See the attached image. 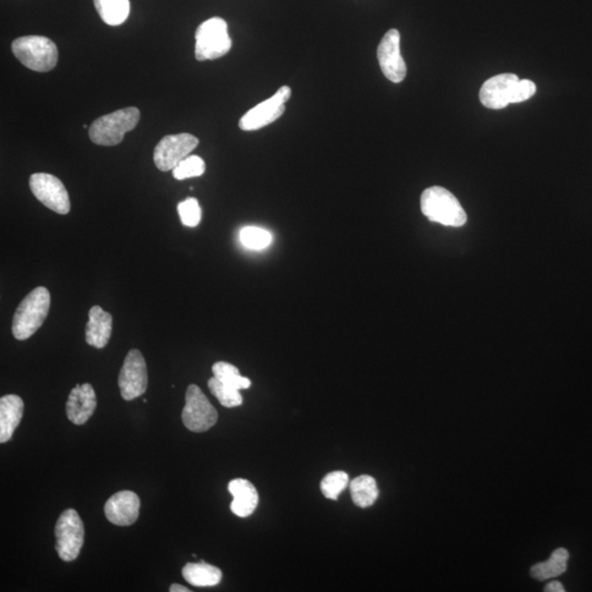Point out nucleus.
Here are the masks:
<instances>
[{"mask_svg": "<svg viewBox=\"0 0 592 592\" xmlns=\"http://www.w3.org/2000/svg\"><path fill=\"white\" fill-rule=\"evenodd\" d=\"M232 48L227 21L218 16L208 19L197 27L196 32V58L203 60L224 57Z\"/></svg>", "mask_w": 592, "mask_h": 592, "instance_id": "obj_5", "label": "nucleus"}, {"mask_svg": "<svg viewBox=\"0 0 592 592\" xmlns=\"http://www.w3.org/2000/svg\"><path fill=\"white\" fill-rule=\"evenodd\" d=\"M199 145V140L195 135L181 133L167 135L158 143L153 151V163L162 172H170Z\"/></svg>", "mask_w": 592, "mask_h": 592, "instance_id": "obj_8", "label": "nucleus"}, {"mask_svg": "<svg viewBox=\"0 0 592 592\" xmlns=\"http://www.w3.org/2000/svg\"><path fill=\"white\" fill-rule=\"evenodd\" d=\"M181 418L186 429L192 432L207 431L217 422V409L196 384H191L186 388L185 405Z\"/></svg>", "mask_w": 592, "mask_h": 592, "instance_id": "obj_7", "label": "nucleus"}, {"mask_svg": "<svg viewBox=\"0 0 592 592\" xmlns=\"http://www.w3.org/2000/svg\"><path fill=\"white\" fill-rule=\"evenodd\" d=\"M292 91L289 86H282L271 98L257 104L239 120L243 131H257L277 121L285 111V103L290 100Z\"/></svg>", "mask_w": 592, "mask_h": 592, "instance_id": "obj_9", "label": "nucleus"}, {"mask_svg": "<svg viewBox=\"0 0 592 592\" xmlns=\"http://www.w3.org/2000/svg\"><path fill=\"white\" fill-rule=\"evenodd\" d=\"M536 92V86L534 81L523 79L517 82L514 87L512 103H520L534 97Z\"/></svg>", "mask_w": 592, "mask_h": 592, "instance_id": "obj_29", "label": "nucleus"}, {"mask_svg": "<svg viewBox=\"0 0 592 592\" xmlns=\"http://www.w3.org/2000/svg\"><path fill=\"white\" fill-rule=\"evenodd\" d=\"M568 559V551L557 548L547 561L537 563L531 568V576L540 581L558 577L566 572Z\"/></svg>", "mask_w": 592, "mask_h": 592, "instance_id": "obj_20", "label": "nucleus"}, {"mask_svg": "<svg viewBox=\"0 0 592 592\" xmlns=\"http://www.w3.org/2000/svg\"><path fill=\"white\" fill-rule=\"evenodd\" d=\"M228 492L234 498L230 503V510L234 514L240 518H247L254 513L259 502V496L256 487L249 481L236 479L229 481Z\"/></svg>", "mask_w": 592, "mask_h": 592, "instance_id": "obj_16", "label": "nucleus"}, {"mask_svg": "<svg viewBox=\"0 0 592 592\" xmlns=\"http://www.w3.org/2000/svg\"><path fill=\"white\" fill-rule=\"evenodd\" d=\"M25 404L18 395L0 398V442H8L24 416Z\"/></svg>", "mask_w": 592, "mask_h": 592, "instance_id": "obj_18", "label": "nucleus"}, {"mask_svg": "<svg viewBox=\"0 0 592 592\" xmlns=\"http://www.w3.org/2000/svg\"><path fill=\"white\" fill-rule=\"evenodd\" d=\"M97 396L95 389L90 383L77 386L71 389L68 402H66V415L75 425H84L95 413Z\"/></svg>", "mask_w": 592, "mask_h": 592, "instance_id": "obj_15", "label": "nucleus"}, {"mask_svg": "<svg viewBox=\"0 0 592 592\" xmlns=\"http://www.w3.org/2000/svg\"><path fill=\"white\" fill-rule=\"evenodd\" d=\"M546 592H564V587L559 581L554 580L547 584L544 589Z\"/></svg>", "mask_w": 592, "mask_h": 592, "instance_id": "obj_30", "label": "nucleus"}, {"mask_svg": "<svg viewBox=\"0 0 592 592\" xmlns=\"http://www.w3.org/2000/svg\"><path fill=\"white\" fill-rule=\"evenodd\" d=\"M11 48L15 57L29 69L46 73L58 64L57 44L48 37L40 36L18 37L13 42Z\"/></svg>", "mask_w": 592, "mask_h": 592, "instance_id": "obj_4", "label": "nucleus"}, {"mask_svg": "<svg viewBox=\"0 0 592 592\" xmlns=\"http://www.w3.org/2000/svg\"><path fill=\"white\" fill-rule=\"evenodd\" d=\"M178 213L181 223L185 227H196L201 222V206L195 197H188L184 202H180L178 205Z\"/></svg>", "mask_w": 592, "mask_h": 592, "instance_id": "obj_28", "label": "nucleus"}, {"mask_svg": "<svg viewBox=\"0 0 592 592\" xmlns=\"http://www.w3.org/2000/svg\"><path fill=\"white\" fill-rule=\"evenodd\" d=\"M51 306V295L44 287L27 294L16 309L13 321V334L16 340L29 339L46 322Z\"/></svg>", "mask_w": 592, "mask_h": 592, "instance_id": "obj_1", "label": "nucleus"}, {"mask_svg": "<svg viewBox=\"0 0 592 592\" xmlns=\"http://www.w3.org/2000/svg\"><path fill=\"white\" fill-rule=\"evenodd\" d=\"M377 59L383 74L388 80L398 84L407 74L405 60L400 54V35L396 29H391L383 37L377 48Z\"/></svg>", "mask_w": 592, "mask_h": 592, "instance_id": "obj_12", "label": "nucleus"}, {"mask_svg": "<svg viewBox=\"0 0 592 592\" xmlns=\"http://www.w3.org/2000/svg\"><path fill=\"white\" fill-rule=\"evenodd\" d=\"M212 371L214 376H216L217 380L238 389V391L251 386V381L249 378L241 376L238 367L227 364V362H217V364L213 365Z\"/></svg>", "mask_w": 592, "mask_h": 592, "instance_id": "obj_23", "label": "nucleus"}, {"mask_svg": "<svg viewBox=\"0 0 592 592\" xmlns=\"http://www.w3.org/2000/svg\"><path fill=\"white\" fill-rule=\"evenodd\" d=\"M519 77L514 74H501L492 77L481 86L480 100L486 108L499 110L509 106L513 100Z\"/></svg>", "mask_w": 592, "mask_h": 592, "instance_id": "obj_14", "label": "nucleus"}, {"mask_svg": "<svg viewBox=\"0 0 592 592\" xmlns=\"http://www.w3.org/2000/svg\"><path fill=\"white\" fill-rule=\"evenodd\" d=\"M349 475L343 470L332 471L323 477L321 481L322 495L332 501H337L340 493L348 487Z\"/></svg>", "mask_w": 592, "mask_h": 592, "instance_id": "obj_26", "label": "nucleus"}, {"mask_svg": "<svg viewBox=\"0 0 592 592\" xmlns=\"http://www.w3.org/2000/svg\"><path fill=\"white\" fill-rule=\"evenodd\" d=\"M140 507V497L134 492L122 491L108 499L104 504V514L115 525L129 526L139 518Z\"/></svg>", "mask_w": 592, "mask_h": 592, "instance_id": "obj_13", "label": "nucleus"}, {"mask_svg": "<svg viewBox=\"0 0 592 592\" xmlns=\"http://www.w3.org/2000/svg\"><path fill=\"white\" fill-rule=\"evenodd\" d=\"M112 333V316L100 306H92L86 326V343L97 349L106 347Z\"/></svg>", "mask_w": 592, "mask_h": 592, "instance_id": "obj_17", "label": "nucleus"}, {"mask_svg": "<svg viewBox=\"0 0 592 592\" xmlns=\"http://www.w3.org/2000/svg\"><path fill=\"white\" fill-rule=\"evenodd\" d=\"M57 552L64 562L75 561L79 557L85 541V528L79 513L74 509H66L59 515L55 525Z\"/></svg>", "mask_w": 592, "mask_h": 592, "instance_id": "obj_6", "label": "nucleus"}, {"mask_svg": "<svg viewBox=\"0 0 592 592\" xmlns=\"http://www.w3.org/2000/svg\"><path fill=\"white\" fill-rule=\"evenodd\" d=\"M99 16L107 25L124 24L130 16V0H93Z\"/></svg>", "mask_w": 592, "mask_h": 592, "instance_id": "obj_22", "label": "nucleus"}, {"mask_svg": "<svg viewBox=\"0 0 592 592\" xmlns=\"http://www.w3.org/2000/svg\"><path fill=\"white\" fill-rule=\"evenodd\" d=\"M141 118L140 110L134 107L117 110L103 115L90 129V140L97 145L114 146L123 141L128 132L134 130Z\"/></svg>", "mask_w": 592, "mask_h": 592, "instance_id": "obj_3", "label": "nucleus"}, {"mask_svg": "<svg viewBox=\"0 0 592 592\" xmlns=\"http://www.w3.org/2000/svg\"><path fill=\"white\" fill-rule=\"evenodd\" d=\"M183 576L185 581L195 587H213L221 583L223 575L221 569L206 564L188 563L183 569Z\"/></svg>", "mask_w": 592, "mask_h": 592, "instance_id": "obj_19", "label": "nucleus"}, {"mask_svg": "<svg viewBox=\"0 0 592 592\" xmlns=\"http://www.w3.org/2000/svg\"><path fill=\"white\" fill-rule=\"evenodd\" d=\"M118 382L121 395L128 402L142 396L146 392L147 366L140 350L132 349L126 354Z\"/></svg>", "mask_w": 592, "mask_h": 592, "instance_id": "obj_11", "label": "nucleus"}, {"mask_svg": "<svg viewBox=\"0 0 592 592\" xmlns=\"http://www.w3.org/2000/svg\"><path fill=\"white\" fill-rule=\"evenodd\" d=\"M29 184L33 196L49 210L62 216L69 213V192L58 177L49 174H33Z\"/></svg>", "mask_w": 592, "mask_h": 592, "instance_id": "obj_10", "label": "nucleus"}, {"mask_svg": "<svg viewBox=\"0 0 592 592\" xmlns=\"http://www.w3.org/2000/svg\"><path fill=\"white\" fill-rule=\"evenodd\" d=\"M206 172V163L199 156H188L173 170L174 178L185 180L200 177Z\"/></svg>", "mask_w": 592, "mask_h": 592, "instance_id": "obj_27", "label": "nucleus"}, {"mask_svg": "<svg viewBox=\"0 0 592 592\" xmlns=\"http://www.w3.org/2000/svg\"><path fill=\"white\" fill-rule=\"evenodd\" d=\"M350 492L355 506L371 507L378 497L376 481L370 475H361L350 482Z\"/></svg>", "mask_w": 592, "mask_h": 592, "instance_id": "obj_21", "label": "nucleus"}, {"mask_svg": "<svg viewBox=\"0 0 592 592\" xmlns=\"http://www.w3.org/2000/svg\"><path fill=\"white\" fill-rule=\"evenodd\" d=\"M207 386L211 393L224 407L233 408L243 404V396H241L238 389L217 380L216 376L208 380Z\"/></svg>", "mask_w": 592, "mask_h": 592, "instance_id": "obj_24", "label": "nucleus"}, {"mask_svg": "<svg viewBox=\"0 0 592 592\" xmlns=\"http://www.w3.org/2000/svg\"><path fill=\"white\" fill-rule=\"evenodd\" d=\"M169 590H170V592H190V589L185 588V586H181V585H178V584H174V585L170 586Z\"/></svg>", "mask_w": 592, "mask_h": 592, "instance_id": "obj_31", "label": "nucleus"}, {"mask_svg": "<svg viewBox=\"0 0 592 592\" xmlns=\"http://www.w3.org/2000/svg\"><path fill=\"white\" fill-rule=\"evenodd\" d=\"M240 241L246 248L252 250L266 249L270 246L272 241V235L268 230L256 227H247L240 230Z\"/></svg>", "mask_w": 592, "mask_h": 592, "instance_id": "obj_25", "label": "nucleus"}, {"mask_svg": "<svg viewBox=\"0 0 592 592\" xmlns=\"http://www.w3.org/2000/svg\"><path fill=\"white\" fill-rule=\"evenodd\" d=\"M420 206L429 221L444 227H460L468 221V216L457 197L442 186H431L422 192Z\"/></svg>", "mask_w": 592, "mask_h": 592, "instance_id": "obj_2", "label": "nucleus"}]
</instances>
